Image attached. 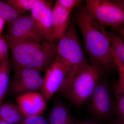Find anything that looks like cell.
I'll return each mask as SVG.
<instances>
[{"instance_id": "obj_1", "label": "cell", "mask_w": 124, "mask_h": 124, "mask_svg": "<svg viewBox=\"0 0 124 124\" xmlns=\"http://www.w3.org/2000/svg\"><path fill=\"white\" fill-rule=\"evenodd\" d=\"M76 21L91 65L100 69L104 75L117 69L105 27L93 19L85 7L79 10Z\"/></svg>"}, {"instance_id": "obj_2", "label": "cell", "mask_w": 124, "mask_h": 124, "mask_svg": "<svg viewBox=\"0 0 124 124\" xmlns=\"http://www.w3.org/2000/svg\"><path fill=\"white\" fill-rule=\"evenodd\" d=\"M4 37L11 51L14 69L28 68L41 73L47 70L57 56L54 42L19 39L8 35Z\"/></svg>"}, {"instance_id": "obj_3", "label": "cell", "mask_w": 124, "mask_h": 124, "mask_svg": "<svg viewBox=\"0 0 124 124\" xmlns=\"http://www.w3.org/2000/svg\"><path fill=\"white\" fill-rule=\"evenodd\" d=\"M104 76L98 68L89 65L77 75L66 78L59 90V93L73 106L80 107L90 99Z\"/></svg>"}, {"instance_id": "obj_4", "label": "cell", "mask_w": 124, "mask_h": 124, "mask_svg": "<svg viewBox=\"0 0 124 124\" xmlns=\"http://www.w3.org/2000/svg\"><path fill=\"white\" fill-rule=\"evenodd\" d=\"M57 55L66 68L67 78L75 76L89 65L75 27L69 26L57 46Z\"/></svg>"}, {"instance_id": "obj_5", "label": "cell", "mask_w": 124, "mask_h": 124, "mask_svg": "<svg viewBox=\"0 0 124 124\" xmlns=\"http://www.w3.org/2000/svg\"><path fill=\"white\" fill-rule=\"evenodd\" d=\"M85 7L95 21L115 30L124 25V8L115 1L87 0Z\"/></svg>"}, {"instance_id": "obj_6", "label": "cell", "mask_w": 124, "mask_h": 124, "mask_svg": "<svg viewBox=\"0 0 124 124\" xmlns=\"http://www.w3.org/2000/svg\"><path fill=\"white\" fill-rule=\"evenodd\" d=\"M14 70V75L10 82L8 89L11 95L17 97L29 92L40 91L43 77L40 72L28 68Z\"/></svg>"}, {"instance_id": "obj_7", "label": "cell", "mask_w": 124, "mask_h": 124, "mask_svg": "<svg viewBox=\"0 0 124 124\" xmlns=\"http://www.w3.org/2000/svg\"><path fill=\"white\" fill-rule=\"evenodd\" d=\"M105 76L98 83L90 99L94 115L102 119L109 117L115 109L111 93Z\"/></svg>"}, {"instance_id": "obj_8", "label": "cell", "mask_w": 124, "mask_h": 124, "mask_svg": "<svg viewBox=\"0 0 124 124\" xmlns=\"http://www.w3.org/2000/svg\"><path fill=\"white\" fill-rule=\"evenodd\" d=\"M45 71L40 93L47 102L61 88L66 79L67 72L58 55L55 61Z\"/></svg>"}, {"instance_id": "obj_9", "label": "cell", "mask_w": 124, "mask_h": 124, "mask_svg": "<svg viewBox=\"0 0 124 124\" xmlns=\"http://www.w3.org/2000/svg\"><path fill=\"white\" fill-rule=\"evenodd\" d=\"M53 2L44 0L31 9V17L36 23L40 36L45 40L54 42L52 21Z\"/></svg>"}, {"instance_id": "obj_10", "label": "cell", "mask_w": 124, "mask_h": 124, "mask_svg": "<svg viewBox=\"0 0 124 124\" xmlns=\"http://www.w3.org/2000/svg\"><path fill=\"white\" fill-rule=\"evenodd\" d=\"M8 35L19 39L38 42L45 41L40 36L35 21L25 15L7 23Z\"/></svg>"}, {"instance_id": "obj_11", "label": "cell", "mask_w": 124, "mask_h": 124, "mask_svg": "<svg viewBox=\"0 0 124 124\" xmlns=\"http://www.w3.org/2000/svg\"><path fill=\"white\" fill-rule=\"evenodd\" d=\"M16 98V104L25 117L41 115L46 110L47 102L40 93L29 92Z\"/></svg>"}, {"instance_id": "obj_12", "label": "cell", "mask_w": 124, "mask_h": 124, "mask_svg": "<svg viewBox=\"0 0 124 124\" xmlns=\"http://www.w3.org/2000/svg\"><path fill=\"white\" fill-rule=\"evenodd\" d=\"M70 14L55 1L52 11L54 40L60 39L66 32L70 23Z\"/></svg>"}, {"instance_id": "obj_13", "label": "cell", "mask_w": 124, "mask_h": 124, "mask_svg": "<svg viewBox=\"0 0 124 124\" xmlns=\"http://www.w3.org/2000/svg\"><path fill=\"white\" fill-rule=\"evenodd\" d=\"M49 124H76L69 109L62 100H54L47 118Z\"/></svg>"}, {"instance_id": "obj_14", "label": "cell", "mask_w": 124, "mask_h": 124, "mask_svg": "<svg viewBox=\"0 0 124 124\" xmlns=\"http://www.w3.org/2000/svg\"><path fill=\"white\" fill-rule=\"evenodd\" d=\"M17 104L3 103L0 105V120L10 124H17L25 117Z\"/></svg>"}, {"instance_id": "obj_15", "label": "cell", "mask_w": 124, "mask_h": 124, "mask_svg": "<svg viewBox=\"0 0 124 124\" xmlns=\"http://www.w3.org/2000/svg\"><path fill=\"white\" fill-rule=\"evenodd\" d=\"M11 64L9 58L0 64V105L8 90Z\"/></svg>"}, {"instance_id": "obj_16", "label": "cell", "mask_w": 124, "mask_h": 124, "mask_svg": "<svg viewBox=\"0 0 124 124\" xmlns=\"http://www.w3.org/2000/svg\"><path fill=\"white\" fill-rule=\"evenodd\" d=\"M113 91L115 97V110L117 117V121L124 124V91L118 82L114 85Z\"/></svg>"}, {"instance_id": "obj_17", "label": "cell", "mask_w": 124, "mask_h": 124, "mask_svg": "<svg viewBox=\"0 0 124 124\" xmlns=\"http://www.w3.org/2000/svg\"><path fill=\"white\" fill-rule=\"evenodd\" d=\"M112 49L124 65V40L117 33L108 32Z\"/></svg>"}, {"instance_id": "obj_18", "label": "cell", "mask_w": 124, "mask_h": 124, "mask_svg": "<svg viewBox=\"0 0 124 124\" xmlns=\"http://www.w3.org/2000/svg\"><path fill=\"white\" fill-rule=\"evenodd\" d=\"M44 0H8L6 2L20 14H24L31 10L37 5L43 2Z\"/></svg>"}, {"instance_id": "obj_19", "label": "cell", "mask_w": 124, "mask_h": 124, "mask_svg": "<svg viewBox=\"0 0 124 124\" xmlns=\"http://www.w3.org/2000/svg\"><path fill=\"white\" fill-rule=\"evenodd\" d=\"M24 16V14L17 12L6 2L0 0V17L8 23Z\"/></svg>"}, {"instance_id": "obj_20", "label": "cell", "mask_w": 124, "mask_h": 124, "mask_svg": "<svg viewBox=\"0 0 124 124\" xmlns=\"http://www.w3.org/2000/svg\"><path fill=\"white\" fill-rule=\"evenodd\" d=\"M17 124H49L47 119L41 115L33 116L24 117Z\"/></svg>"}, {"instance_id": "obj_21", "label": "cell", "mask_w": 124, "mask_h": 124, "mask_svg": "<svg viewBox=\"0 0 124 124\" xmlns=\"http://www.w3.org/2000/svg\"><path fill=\"white\" fill-rule=\"evenodd\" d=\"M116 68L119 74V80L118 84L124 91V65L117 57L115 53L112 49Z\"/></svg>"}, {"instance_id": "obj_22", "label": "cell", "mask_w": 124, "mask_h": 124, "mask_svg": "<svg viewBox=\"0 0 124 124\" xmlns=\"http://www.w3.org/2000/svg\"><path fill=\"white\" fill-rule=\"evenodd\" d=\"M9 47L2 35L0 36V64L8 58Z\"/></svg>"}, {"instance_id": "obj_23", "label": "cell", "mask_w": 124, "mask_h": 124, "mask_svg": "<svg viewBox=\"0 0 124 124\" xmlns=\"http://www.w3.org/2000/svg\"><path fill=\"white\" fill-rule=\"evenodd\" d=\"M56 1L60 5L70 13L81 2V0H57Z\"/></svg>"}, {"instance_id": "obj_24", "label": "cell", "mask_w": 124, "mask_h": 124, "mask_svg": "<svg viewBox=\"0 0 124 124\" xmlns=\"http://www.w3.org/2000/svg\"><path fill=\"white\" fill-rule=\"evenodd\" d=\"M115 31L124 40V25L117 28Z\"/></svg>"}, {"instance_id": "obj_25", "label": "cell", "mask_w": 124, "mask_h": 124, "mask_svg": "<svg viewBox=\"0 0 124 124\" xmlns=\"http://www.w3.org/2000/svg\"><path fill=\"white\" fill-rule=\"evenodd\" d=\"M6 22L4 19L0 17V36L1 35V33H2L3 29H4V26Z\"/></svg>"}, {"instance_id": "obj_26", "label": "cell", "mask_w": 124, "mask_h": 124, "mask_svg": "<svg viewBox=\"0 0 124 124\" xmlns=\"http://www.w3.org/2000/svg\"><path fill=\"white\" fill-rule=\"evenodd\" d=\"M76 124H98L97 123H94L90 121H79V122H77Z\"/></svg>"}, {"instance_id": "obj_27", "label": "cell", "mask_w": 124, "mask_h": 124, "mask_svg": "<svg viewBox=\"0 0 124 124\" xmlns=\"http://www.w3.org/2000/svg\"><path fill=\"white\" fill-rule=\"evenodd\" d=\"M116 3L122 6L124 8V0H115Z\"/></svg>"}, {"instance_id": "obj_28", "label": "cell", "mask_w": 124, "mask_h": 124, "mask_svg": "<svg viewBox=\"0 0 124 124\" xmlns=\"http://www.w3.org/2000/svg\"><path fill=\"white\" fill-rule=\"evenodd\" d=\"M0 124H10L9 123H7V122H5V121H3L0 120Z\"/></svg>"}, {"instance_id": "obj_29", "label": "cell", "mask_w": 124, "mask_h": 124, "mask_svg": "<svg viewBox=\"0 0 124 124\" xmlns=\"http://www.w3.org/2000/svg\"><path fill=\"white\" fill-rule=\"evenodd\" d=\"M110 124H121L119 122H118L117 121H116V122H113V123H111Z\"/></svg>"}]
</instances>
